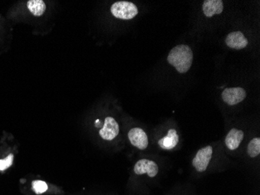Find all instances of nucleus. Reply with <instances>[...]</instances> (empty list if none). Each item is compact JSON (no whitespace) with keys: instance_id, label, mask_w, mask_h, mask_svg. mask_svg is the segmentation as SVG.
<instances>
[{"instance_id":"nucleus-6","label":"nucleus","mask_w":260,"mask_h":195,"mask_svg":"<svg viewBox=\"0 0 260 195\" xmlns=\"http://www.w3.org/2000/svg\"><path fill=\"white\" fill-rule=\"evenodd\" d=\"M128 137L134 146L140 150H145L148 146V137L144 130L138 127L131 129L128 132Z\"/></svg>"},{"instance_id":"nucleus-12","label":"nucleus","mask_w":260,"mask_h":195,"mask_svg":"<svg viewBox=\"0 0 260 195\" xmlns=\"http://www.w3.org/2000/svg\"><path fill=\"white\" fill-rule=\"evenodd\" d=\"M27 6L29 11L35 17L43 15L46 9V6L42 0H29Z\"/></svg>"},{"instance_id":"nucleus-15","label":"nucleus","mask_w":260,"mask_h":195,"mask_svg":"<svg viewBox=\"0 0 260 195\" xmlns=\"http://www.w3.org/2000/svg\"><path fill=\"white\" fill-rule=\"evenodd\" d=\"M14 161V155L10 154L7 158L4 159H0V171H4L7 170L9 167L11 166Z\"/></svg>"},{"instance_id":"nucleus-4","label":"nucleus","mask_w":260,"mask_h":195,"mask_svg":"<svg viewBox=\"0 0 260 195\" xmlns=\"http://www.w3.org/2000/svg\"><path fill=\"white\" fill-rule=\"evenodd\" d=\"M222 99L229 105H235L242 102L246 97L245 89L242 88L226 89L222 92Z\"/></svg>"},{"instance_id":"nucleus-5","label":"nucleus","mask_w":260,"mask_h":195,"mask_svg":"<svg viewBox=\"0 0 260 195\" xmlns=\"http://www.w3.org/2000/svg\"><path fill=\"white\" fill-rule=\"evenodd\" d=\"M119 133V127L116 120L111 117H106L103 127L99 131L101 137L104 140L112 141L118 136Z\"/></svg>"},{"instance_id":"nucleus-2","label":"nucleus","mask_w":260,"mask_h":195,"mask_svg":"<svg viewBox=\"0 0 260 195\" xmlns=\"http://www.w3.org/2000/svg\"><path fill=\"white\" fill-rule=\"evenodd\" d=\"M112 15L122 20H131L138 14V9L133 3L119 1L112 4L111 7Z\"/></svg>"},{"instance_id":"nucleus-10","label":"nucleus","mask_w":260,"mask_h":195,"mask_svg":"<svg viewBox=\"0 0 260 195\" xmlns=\"http://www.w3.org/2000/svg\"><path fill=\"white\" fill-rule=\"evenodd\" d=\"M179 142V136L175 129H170L167 135L162 137L158 141V145L165 150H172L178 145Z\"/></svg>"},{"instance_id":"nucleus-7","label":"nucleus","mask_w":260,"mask_h":195,"mask_svg":"<svg viewBox=\"0 0 260 195\" xmlns=\"http://www.w3.org/2000/svg\"><path fill=\"white\" fill-rule=\"evenodd\" d=\"M134 173L137 175L147 174L150 177H155L158 174V165L149 159H140L134 166Z\"/></svg>"},{"instance_id":"nucleus-3","label":"nucleus","mask_w":260,"mask_h":195,"mask_svg":"<svg viewBox=\"0 0 260 195\" xmlns=\"http://www.w3.org/2000/svg\"><path fill=\"white\" fill-rule=\"evenodd\" d=\"M213 155V148L212 146H206L200 149L197 155L192 159V165L195 167L198 172L202 173L206 171Z\"/></svg>"},{"instance_id":"nucleus-13","label":"nucleus","mask_w":260,"mask_h":195,"mask_svg":"<svg viewBox=\"0 0 260 195\" xmlns=\"http://www.w3.org/2000/svg\"><path fill=\"white\" fill-rule=\"evenodd\" d=\"M248 155L251 158H255L260 154V139L259 137H255L250 141L247 149Z\"/></svg>"},{"instance_id":"nucleus-9","label":"nucleus","mask_w":260,"mask_h":195,"mask_svg":"<svg viewBox=\"0 0 260 195\" xmlns=\"http://www.w3.org/2000/svg\"><path fill=\"white\" fill-rule=\"evenodd\" d=\"M244 138V132L236 128L232 129L225 138V145L231 151H235L239 147Z\"/></svg>"},{"instance_id":"nucleus-8","label":"nucleus","mask_w":260,"mask_h":195,"mask_svg":"<svg viewBox=\"0 0 260 195\" xmlns=\"http://www.w3.org/2000/svg\"><path fill=\"white\" fill-rule=\"evenodd\" d=\"M226 44L231 48L242 49L248 45V40L241 32H232L229 34L225 39Z\"/></svg>"},{"instance_id":"nucleus-1","label":"nucleus","mask_w":260,"mask_h":195,"mask_svg":"<svg viewBox=\"0 0 260 195\" xmlns=\"http://www.w3.org/2000/svg\"><path fill=\"white\" fill-rule=\"evenodd\" d=\"M168 61L179 73L185 74L190 69L193 61L192 49L187 45H177L169 52Z\"/></svg>"},{"instance_id":"nucleus-11","label":"nucleus","mask_w":260,"mask_h":195,"mask_svg":"<svg viewBox=\"0 0 260 195\" xmlns=\"http://www.w3.org/2000/svg\"><path fill=\"white\" fill-rule=\"evenodd\" d=\"M223 10V4L221 0H207L203 5L204 15L212 17L215 14H220Z\"/></svg>"},{"instance_id":"nucleus-14","label":"nucleus","mask_w":260,"mask_h":195,"mask_svg":"<svg viewBox=\"0 0 260 195\" xmlns=\"http://www.w3.org/2000/svg\"><path fill=\"white\" fill-rule=\"evenodd\" d=\"M32 187H33L34 191L37 194L45 193L48 190V185L45 182L42 180H35L32 182Z\"/></svg>"}]
</instances>
